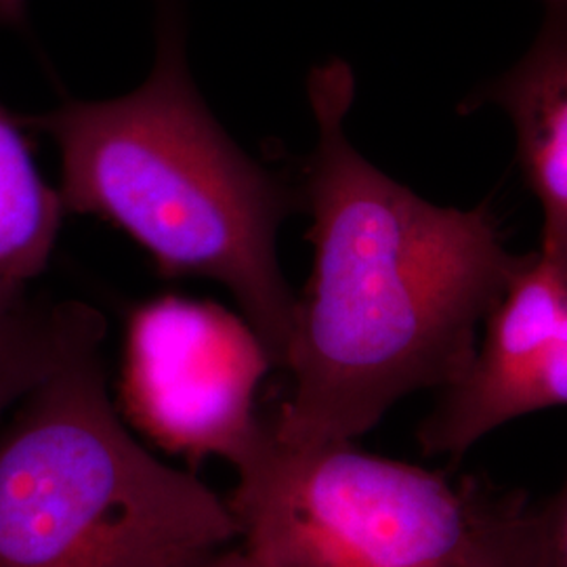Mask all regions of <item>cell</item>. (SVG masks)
Masks as SVG:
<instances>
[{
  "label": "cell",
  "instance_id": "obj_10",
  "mask_svg": "<svg viewBox=\"0 0 567 567\" xmlns=\"http://www.w3.org/2000/svg\"><path fill=\"white\" fill-rule=\"evenodd\" d=\"M534 524L547 567H567V475L545 503L534 505Z\"/></svg>",
  "mask_w": 567,
  "mask_h": 567
},
{
  "label": "cell",
  "instance_id": "obj_12",
  "mask_svg": "<svg viewBox=\"0 0 567 567\" xmlns=\"http://www.w3.org/2000/svg\"><path fill=\"white\" fill-rule=\"evenodd\" d=\"M192 567H269L264 564L257 555H252L248 548L229 547L221 548L208 557H204L203 561H198L196 566Z\"/></svg>",
  "mask_w": 567,
  "mask_h": 567
},
{
  "label": "cell",
  "instance_id": "obj_3",
  "mask_svg": "<svg viewBox=\"0 0 567 567\" xmlns=\"http://www.w3.org/2000/svg\"><path fill=\"white\" fill-rule=\"evenodd\" d=\"M236 540L229 503L122 423L102 344L0 423V567H192Z\"/></svg>",
  "mask_w": 567,
  "mask_h": 567
},
{
  "label": "cell",
  "instance_id": "obj_13",
  "mask_svg": "<svg viewBox=\"0 0 567 567\" xmlns=\"http://www.w3.org/2000/svg\"><path fill=\"white\" fill-rule=\"evenodd\" d=\"M25 0H0V21L18 23L23 18Z\"/></svg>",
  "mask_w": 567,
  "mask_h": 567
},
{
  "label": "cell",
  "instance_id": "obj_8",
  "mask_svg": "<svg viewBox=\"0 0 567 567\" xmlns=\"http://www.w3.org/2000/svg\"><path fill=\"white\" fill-rule=\"evenodd\" d=\"M105 332V318L91 305L0 286V421L74 353L103 344Z\"/></svg>",
  "mask_w": 567,
  "mask_h": 567
},
{
  "label": "cell",
  "instance_id": "obj_7",
  "mask_svg": "<svg viewBox=\"0 0 567 567\" xmlns=\"http://www.w3.org/2000/svg\"><path fill=\"white\" fill-rule=\"evenodd\" d=\"M543 25L526 55L458 103L498 110L515 135L522 177L543 208V248H567V0H540Z\"/></svg>",
  "mask_w": 567,
  "mask_h": 567
},
{
  "label": "cell",
  "instance_id": "obj_1",
  "mask_svg": "<svg viewBox=\"0 0 567 567\" xmlns=\"http://www.w3.org/2000/svg\"><path fill=\"white\" fill-rule=\"evenodd\" d=\"M307 97L318 133L301 189L313 267L297 297L290 391L269 421L290 446L355 442L408 395L452 385L515 261L489 200L429 203L355 150L344 61L313 68Z\"/></svg>",
  "mask_w": 567,
  "mask_h": 567
},
{
  "label": "cell",
  "instance_id": "obj_5",
  "mask_svg": "<svg viewBox=\"0 0 567 567\" xmlns=\"http://www.w3.org/2000/svg\"><path fill=\"white\" fill-rule=\"evenodd\" d=\"M274 368L244 316L164 295L128 318L122 402L154 444L187 458L217 456L236 468L269 431L255 402Z\"/></svg>",
  "mask_w": 567,
  "mask_h": 567
},
{
  "label": "cell",
  "instance_id": "obj_11",
  "mask_svg": "<svg viewBox=\"0 0 567 567\" xmlns=\"http://www.w3.org/2000/svg\"><path fill=\"white\" fill-rule=\"evenodd\" d=\"M494 567H547L538 534H536V524H534V507L526 527L519 532V536L513 540V545L507 548V553L498 559Z\"/></svg>",
  "mask_w": 567,
  "mask_h": 567
},
{
  "label": "cell",
  "instance_id": "obj_6",
  "mask_svg": "<svg viewBox=\"0 0 567 567\" xmlns=\"http://www.w3.org/2000/svg\"><path fill=\"white\" fill-rule=\"evenodd\" d=\"M567 405V248L515 255L465 372L419 425L429 456L461 458L496 429Z\"/></svg>",
  "mask_w": 567,
  "mask_h": 567
},
{
  "label": "cell",
  "instance_id": "obj_9",
  "mask_svg": "<svg viewBox=\"0 0 567 567\" xmlns=\"http://www.w3.org/2000/svg\"><path fill=\"white\" fill-rule=\"evenodd\" d=\"M21 122L0 105V286L25 288L51 261L65 208L42 179Z\"/></svg>",
  "mask_w": 567,
  "mask_h": 567
},
{
  "label": "cell",
  "instance_id": "obj_2",
  "mask_svg": "<svg viewBox=\"0 0 567 567\" xmlns=\"http://www.w3.org/2000/svg\"><path fill=\"white\" fill-rule=\"evenodd\" d=\"M18 121L55 143L65 213L118 227L166 278L224 284L286 370L297 297L280 267L278 234L303 206V192L250 158L215 121L175 21L164 18L156 63L135 91Z\"/></svg>",
  "mask_w": 567,
  "mask_h": 567
},
{
  "label": "cell",
  "instance_id": "obj_4",
  "mask_svg": "<svg viewBox=\"0 0 567 567\" xmlns=\"http://www.w3.org/2000/svg\"><path fill=\"white\" fill-rule=\"evenodd\" d=\"M234 471L238 540L269 567H494L534 507L355 442L282 444L271 423Z\"/></svg>",
  "mask_w": 567,
  "mask_h": 567
}]
</instances>
